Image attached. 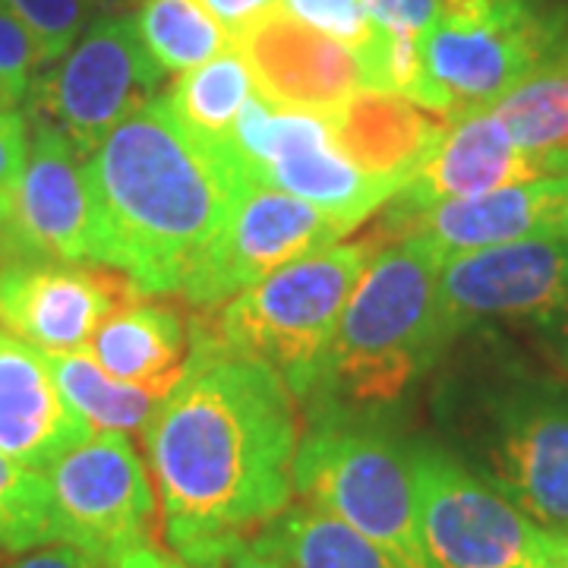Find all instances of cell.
Here are the masks:
<instances>
[{"label":"cell","mask_w":568,"mask_h":568,"mask_svg":"<svg viewBox=\"0 0 568 568\" xmlns=\"http://www.w3.org/2000/svg\"><path fill=\"white\" fill-rule=\"evenodd\" d=\"M439 304L452 342L496 323H568V234L452 256L439 268Z\"/></svg>","instance_id":"cell-11"},{"label":"cell","mask_w":568,"mask_h":568,"mask_svg":"<svg viewBox=\"0 0 568 568\" xmlns=\"http://www.w3.org/2000/svg\"><path fill=\"white\" fill-rule=\"evenodd\" d=\"M443 260L417 237L376 250L347 301L304 410L392 407L443 361L452 345L439 304Z\"/></svg>","instance_id":"cell-4"},{"label":"cell","mask_w":568,"mask_h":568,"mask_svg":"<svg viewBox=\"0 0 568 568\" xmlns=\"http://www.w3.org/2000/svg\"><path fill=\"white\" fill-rule=\"evenodd\" d=\"M549 168V174H568V149H559V152H552L544 159Z\"/></svg>","instance_id":"cell-37"},{"label":"cell","mask_w":568,"mask_h":568,"mask_svg":"<svg viewBox=\"0 0 568 568\" xmlns=\"http://www.w3.org/2000/svg\"><path fill=\"white\" fill-rule=\"evenodd\" d=\"M345 237V227L284 190L256 183L178 287L190 306H219L275 268Z\"/></svg>","instance_id":"cell-12"},{"label":"cell","mask_w":568,"mask_h":568,"mask_svg":"<svg viewBox=\"0 0 568 568\" xmlns=\"http://www.w3.org/2000/svg\"><path fill=\"white\" fill-rule=\"evenodd\" d=\"M414 477L424 568H568V534L537 525L443 443L414 439Z\"/></svg>","instance_id":"cell-8"},{"label":"cell","mask_w":568,"mask_h":568,"mask_svg":"<svg viewBox=\"0 0 568 568\" xmlns=\"http://www.w3.org/2000/svg\"><path fill=\"white\" fill-rule=\"evenodd\" d=\"M164 73L149 58L133 17H104L82 32L61 63L32 82L29 118L58 126L89 159L118 123L152 102Z\"/></svg>","instance_id":"cell-9"},{"label":"cell","mask_w":568,"mask_h":568,"mask_svg":"<svg viewBox=\"0 0 568 568\" xmlns=\"http://www.w3.org/2000/svg\"><path fill=\"white\" fill-rule=\"evenodd\" d=\"M379 244H328L275 268L224 304L212 325L224 347L256 357L282 376L297 402L316 383L347 301Z\"/></svg>","instance_id":"cell-6"},{"label":"cell","mask_w":568,"mask_h":568,"mask_svg":"<svg viewBox=\"0 0 568 568\" xmlns=\"http://www.w3.org/2000/svg\"><path fill=\"white\" fill-rule=\"evenodd\" d=\"M89 260L130 278L142 297L178 294L237 200L256 183L227 145L193 136L164 95L126 114L85 159Z\"/></svg>","instance_id":"cell-2"},{"label":"cell","mask_w":568,"mask_h":568,"mask_svg":"<svg viewBox=\"0 0 568 568\" xmlns=\"http://www.w3.org/2000/svg\"><path fill=\"white\" fill-rule=\"evenodd\" d=\"M562 234H568V174H547L480 196L429 205L405 222L379 224L373 241L383 246L395 237H417L446 263L484 246Z\"/></svg>","instance_id":"cell-15"},{"label":"cell","mask_w":568,"mask_h":568,"mask_svg":"<svg viewBox=\"0 0 568 568\" xmlns=\"http://www.w3.org/2000/svg\"><path fill=\"white\" fill-rule=\"evenodd\" d=\"M446 448L489 489L568 534V379L511 354H470L439 379Z\"/></svg>","instance_id":"cell-3"},{"label":"cell","mask_w":568,"mask_h":568,"mask_svg":"<svg viewBox=\"0 0 568 568\" xmlns=\"http://www.w3.org/2000/svg\"><path fill=\"white\" fill-rule=\"evenodd\" d=\"M7 335H10V332H7V325L0 323V342H3V338H7Z\"/></svg>","instance_id":"cell-39"},{"label":"cell","mask_w":568,"mask_h":568,"mask_svg":"<svg viewBox=\"0 0 568 568\" xmlns=\"http://www.w3.org/2000/svg\"><path fill=\"white\" fill-rule=\"evenodd\" d=\"M253 95L256 82L250 77L241 51L231 44L219 58L181 73L168 89L164 102L193 136L212 145H224L237 114Z\"/></svg>","instance_id":"cell-23"},{"label":"cell","mask_w":568,"mask_h":568,"mask_svg":"<svg viewBox=\"0 0 568 568\" xmlns=\"http://www.w3.org/2000/svg\"><path fill=\"white\" fill-rule=\"evenodd\" d=\"M203 7L231 32V39H237L250 22L272 13L278 0H203Z\"/></svg>","instance_id":"cell-35"},{"label":"cell","mask_w":568,"mask_h":568,"mask_svg":"<svg viewBox=\"0 0 568 568\" xmlns=\"http://www.w3.org/2000/svg\"><path fill=\"white\" fill-rule=\"evenodd\" d=\"M133 297H142L133 282L99 263L0 265V323L44 354L85 351L99 325Z\"/></svg>","instance_id":"cell-14"},{"label":"cell","mask_w":568,"mask_h":568,"mask_svg":"<svg viewBox=\"0 0 568 568\" xmlns=\"http://www.w3.org/2000/svg\"><path fill=\"white\" fill-rule=\"evenodd\" d=\"M10 111H17V104H13V99L7 95V89L0 82V114H10Z\"/></svg>","instance_id":"cell-38"},{"label":"cell","mask_w":568,"mask_h":568,"mask_svg":"<svg viewBox=\"0 0 568 568\" xmlns=\"http://www.w3.org/2000/svg\"><path fill=\"white\" fill-rule=\"evenodd\" d=\"M260 183L316 205L332 222L342 224L345 234L364 224L398 193V183L361 171L357 164L347 162L332 140L310 142L265 164Z\"/></svg>","instance_id":"cell-21"},{"label":"cell","mask_w":568,"mask_h":568,"mask_svg":"<svg viewBox=\"0 0 568 568\" xmlns=\"http://www.w3.org/2000/svg\"><path fill=\"white\" fill-rule=\"evenodd\" d=\"M133 22L164 77H181L234 44L231 32L205 10L203 0H142Z\"/></svg>","instance_id":"cell-26"},{"label":"cell","mask_w":568,"mask_h":568,"mask_svg":"<svg viewBox=\"0 0 568 568\" xmlns=\"http://www.w3.org/2000/svg\"><path fill=\"white\" fill-rule=\"evenodd\" d=\"M67 405L92 429L142 433L164 395L108 376L89 351L44 354Z\"/></svg>","instance_id":"cell-24"},{"label":"cell","mask_w":568,"mask_h":568,"mask_svg":"<svg viewBox=\"0 0 568 568\" xmlns=\"http://www.w3.org/2000/svg\"><path fill=\"white\" fill-rule=\"evenodd\" d=\"M7 568H118L114 562H108L102 556H92L80 547H70V544H44L39 549H29L22 552L17 562H10Z\"/></svg>","instance_id":"cell-34"},{"label":"cell","mask_w":568,"mask_h":568,"mask_svg":"<svg viewBox=\"0 0 568 568\" xmlns=\"http://www.w3.org/2000/svg\"><path fill=\"white\" fill-rule=\"evenodd\" d=\"M58 540L108 562L149 547L155 530V484L126 433L95 429L44 467Z\"/></svg>","instance_id":"cell-10"},{"label":"cell","mask_w":568,"mask_h":568,"mask_svg":"<svg viewBox=\"0 0 568 568\" xmlns=\"http://www.w3.org/2000/svg\"><path fill=\"white\" fill-rule=\"evenodd\" d=\"M111 3H126V0H108V7H111Z\"/></svg>","instance_id":"cell-40"},{"label":"cell","mask_w":568,"mask_h":568,"mask_svg":"<svg viewBox=\"0 0 568 568\" xmlns=\"http://www.w3.org/2000/svg\"><path fill=\"white\" fill-rule=\"evenodd\" d=\"M278 10L325 39L345 44L354 54L369 48L379 32L364 13L361 0H278Z\"/></svg>","instance_id":"cell-30"},{"label":"cell","mask_w":568,"mask_h":568,"mask_svg":"<svg viewBox=\"0 0 568 568\" xmlns=\"http://www.w3.org/2000/svg\"><path fill=\"white\" fill-rule=\"evenodd\" d=\"M118 568H186L178 559V556H168L162 549H155L152 544L149 547H140V549H130L126 556H123Z\"/></svg>","instance_id":"cell-36"},{"label":"cell","mask_w":568,"mask_h":568,"mask_svg":"<svg viewBox=\"0 0 568 568\" xmlns=\"http://www.w3.org/2000/svg\"><path fill=\"white\" fill-rule=\"evenodd\" d=\"M92 433L67 405L44 351L7 335L0 342V452L44 470Z\"/></svg>","instance_id":"cell-18"},{"label":"cell","mask_w":568,"mask_h":568,"mask_svg":"<svg viewBox=\"0 0 568 568\" xmlns=\"http://www.w3.org/2000/svg\"><path fill=\"white\" fill-rule=\"evenodd\" d=\"M547 174L544 159L518 149L489 108L470 111L465 118L448 121L429 159L386 203L383 224L405 222L436 203L480 196L508 183L537 181Z\"/></svg>","instance_id":"cell-17"},{"label":"cell","mask_w":568,"mask_h":568,"mask_svg":"<svg viewBox=\"0 0 568 568\" xmlns=\"http://www.w3.org/2000/svg\"><path fill=\"white\" fill-rule=\"evenodd\" d=\"M489 111L528 155L547 159L568 149V41Z\"/></svg>","instance_id":"cell-25"},{"label":"cell","mask_w":568,"mask_h":568,"mask_svg":"<svg viewBox=\"0 0 568 568\" xmlns=\"http://www.w3.org/2000/svg\"><path fill=\"white\" fill-rule=\"evenodd\" d=\"M171 549L265 528L291 506L297 398L263 361L190 328V357L142 429Z\"/></svg>","instance_id":"cell-1"},{"label":"cell","mask_w":568,"mask_h":568,"mask_svg":"<svg viewBox=\"0 0 568 568\" xmlns=\"http://www.w3.org/2000/svg\"><path fill=\"white\" fill-rule=\"evenodd\" d=\"M335 149L361 171L405 186L443 140L448 121L379 89H357L328 114Z\"/></svg>","instance_id":"cell-19"},{"label":"cell","mask_w":568,"mask_h":568,"mask_svg":"<svg viewBox=\"0 0 568 568\" xmlns=\"http://www.w3.org/2000/svg\"><path fill=\"white\" fill-rule=\"evenodd\" d=\"M294 455V493L369 540L392 549L407 568H424L417 534L414 439L392 414L304 410Z\"/></svg>","instance_id":"cell-5"},{"label":"cell","mask_w":568,"mask_h":568,"mask_svg":"<svg viewBox=\"0 0 568 568\" xmlns=\"http://www.w3.org/2000/svg\"><path fill=\"white\" fill-rule=\"evenodd\" d=\"M39 41L44 67L61 61L108 0H0Z\"/></svg>","instance_id":"cell-28"},{"label":"cell","mask_w":568,"mask_h":568,"mask_svg":"<svg viewBox=\"0 0 568 568\" xmlns=\"http://www.w3.org/2000/svg\"><path fill=\"white\" fill-rule=\"evenodd\" d=\"M186 568H291L265 528L222 534L174 552Z\"/></svg>","instance_id":"cell-29"},{"label":"cell","mask_w":568,"mask_h":568,"mask_svg":"<svg viewBox=\"0 0 568 568\" xmlns=\"http://www.w3.org/2000/svg\"><path fill=\"white\" fill-rule=\"evenodd\" d=\"M234 48L246 61L260 95L282 108L328 114L364 89V70L351 48L306 29L282 10L250 22L237 32Z\"/></svg>","instance_id":"cell-16"},{"label":"cell","mask_w":568,"mask_h":568,"mask_svg":"<svg viewBox=\"0 0 568 568\" xmlns=\"http://www.w3.org/2000/svg\"><path fill=\"white\" fill-rule=\"evenodd\" d=\"M44 67L39 41L22 26L3 3H0V82L13 104L29 99V89L36 82V70Z\"/></svg>","instance_id":"cell-31"},{"label":"cell","mask_w":568,"mask_h":568,"mask_svg":"<svg viewBox=\"0 0 568 568\" xmlns=\"http://www.w3.org/2000/svg\"><path fill=\"white\" fill-rule=\"evenodd\" d=\"M85 351L108 376L168 395L190 357V328L181 310L133 297L99 325Z\"/></svg>","instance_id":"cell-20"},{"label":"cell","mask_w":568,"mask_h":568,"mask_svg":"<svg viewBox=\"0 0 568 568\" xmlns=\"http://www.w3.org/2000/svg\"><path fill=\"white\" fill-rule=\"evenodd\" d=\"M29 162V121L20 111L0 114V209L17 190Z\"/></svg>","instance_id":"cell-33"},{"label":"cell","mask_w":568,"mask_h":568,"mask_svg":"<svg viewBox=\"0 0 568 568\" xmlns=\"http://www.w3.org/2000/svg\"><path fill=\"white\" fill-rule=\"evenodd\" d=\"M265 534L291 568H407L392 549L306 503L275 515Z\"/></svg>","instance_id":"cell-22"},{"label":"cell","mask_w":568,"mask_h":568,"mask_svg":"<svg viewBox=\"0 0 568 568\" xmlns=\"http://www.w3.org/2000/svg\"><path fill=\"white\" fill-rule=\"evenodd\" d=\"M566 41L562 0H443L424 32V108L443 121L484 111Z\"/></svg>","instance_id":"cell-7"},{"label":"cell","mask_w":568,"mask_h":568,"mask_svg":"<svg viewBox=\"0 0 568 568\" xmlns=\"http://www.w3.org/2000/svg\"><path fill=\"white\" fill-rule=\"evenodd\" d=\"M26 121L32 123V145L17 190L0 209V265L82 263L92 253L85 159L58 126L41 118Z\"/></svg>","instance_id":"cell-13"},{"label":"cell","mask_w":568,"mask_h":568,"mask_svg":"<svg viewBox=\"0 0 568 568\" xmlns=\"http://www.w3.org/2000/svg\"><path fill=\"white\" fill-rule=\"evenodd\" d=\"M54 540V506L44 470L20 465L0 452V549L29 552Z\"/></svg>","instance_id":"cell-27"},{"label":"cell","mask_w":568,"mask_h":568,"mask_svg":"<svg viewBox=\"0 0 568 568\" xmlns=\"http://www.w3.org/2000/svg\"><path fill=\"white\" fill-rule=\"evenodd\" d=\"M361 7L379 32L424 36L439 17L443 0H361Z\"/></svg>","instance_id":"cell-32"}]
</instances>
